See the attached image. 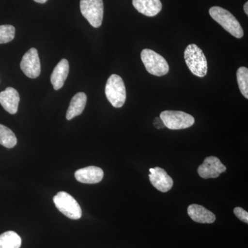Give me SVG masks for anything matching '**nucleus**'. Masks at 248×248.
<instances>
[{"label":"nucleus","instance_id":"23","mask_svg":"<svg viewBox=\"0 0 248 248\" xmlns=\"http://www.w3.org/2000/svg\"><path fill=\"white\" fill-rule=\"evenodd\" d=\"M34 1H35V2L40 3V4H45L48 0H34Z\"/></svg>","mask_w":248,"mask_h":248},{"label":"nucleus","instance_id":"9","mask_svg":"<svg viewBox=\"0 0 248 248\" xmlns=\"http://www.w3.org/2000/svg\"><path fill=\"white\" fill-rule=\"evenodd\" d=\"M226 170V167L216 156H208L197 170L199 175L203 179H211L219 177Z\"/></svg>","mask_w":248,"mask_h":248},{"label":"nucleus","instance_id":"17","mask_svg":"<svg viewBox=\"0 0 248 248\" xmlns=\"http://www.w3.org/2000/svg\"><path fill=\"white\" fill-rule=\"evenodd\" d=\"M22 245L20 236L14 231H8L0 235V248H19Z\"/></svg>","mask_w":248,"mask_h":248},{"label":"nucleus","instance_id":"21","mask_svg":"<svg viewBox=\"0 0 248 248\" xmlns=\"http://www.w3.org/2000/svg\"><path fill=\"white\" fill-rule=\"evenodd\" d=\"M234 213L241 221H244L246 223H248V213L244 209L240 208V207H236L234 209Z\"/></svg>","mask_w":248,"mask_h":248},{"label":"nucleus","instance_id":"3","mask_svg":"<svg viewBox=\"0 0 248 248\" xmlns=\"http://www.w3.org/2000/svg\"><path fill=\"white\" fill-rule=\"evenodd\" d=\"M141 58L145 68L150 74L161 77L169 72V65L167 61L161 55L151 49L142 50Z\"/></svg>","mask_w":248,"mask_h":248},{"label":"nucleus","instance_id":"12","mask_svg":"<svg viewBox=\"0 0 248 248\" xmlns=\"http://www.w3.org/2000/svg\"><path fill=\"white\" fill-rule=\"evenodd\" d=\"M19 100V93L14 88H7L0 93V104L10 114L14 115L17 112Z\"/></svg>","mask_w":248,"mask_h":248},{"label":"nucleus","instance_id":"15","mask_svg":"<svg viewBox=\"0 0 248 248\" xmlns=\"http://www.w3.org/2000/svg\"><path fill=\"white\" fill-rule=\"evenodd\" d=\"M133 4L138 12L148 17H154L162 9L160 0H133Z\"/></svg>","mask_w":248,"mask_h":248},{"label":"nucleus","instance_id":"11","mask_svg":"<svg viewBox=\"0 0 248 248\" xmlns=\"http://www.w3.org/2000/svg\"><path fill=\"white\" fill-rule=\"evenodd\" d=\"M75 177L77 181L83 184H98L104 177V171L97 166H89L77 170Z\"/></svg>","mask_w":248,"mask_h":248},{"label":"nucleus","instance_id":"18","mask_svg":"<svg viewBox=\"0 0 248 248\" xmlns=\"http://www.w3.org/2000/svg\"><path fill=\"white\" fill-rule=\"evenodd\" d=\"M17 138L14 132L0 124V144L7 148H12L17 144Z\"/></svg>","mask_w":248,"mask_h":248},{"label":"nucleus","instance_id":"7","mask_svg":"<svg viewBox=\"0 0 248 248\" xmlns=\"http://www.w3.org/2000/svg\"><path fill=\"white\" fill-rule=\"evenodd\" d=\"M80 10L93 27H101L104 17L103 0H80Z\"/></svg>","mask_w":248,"mask_h":248},{"label":"nucleus","instance_id":"6","mask_svg":"<svg viewBox=\"0 0 248 248\" xmlns=\"http://www.w3.org/2000/svg\"><path fill=\"white\" fill-rule=\"evenodd\" d=\"M160 119L165 126L170 130L190 128L195 124V118L182 111L165 110L160 114Z\"/></svg>","mask_w":248,"mask_h":248},{"label":"nucleus","instance_id":"16","mask_svg":"<svg viewBox=\"0 0 248 248\" xmlns=\"http://www.w3.org/2000/svg\"><path fill=\"white\" fill-rule=\"evenodd\" d=\"M86 102H87V96L84 93H78L76 95L73 96L67 110V120H73L77 116L81 115L86 107Z\"/></svg>","mask_w":248,"mask_h":248},{"label":"nucleus","instance_id":"20","mask_svg":"<svg viewBox=\"0 0 248 248\" xmlns=\"http://www.w3.org/2000/svg\"><path fill=\"white\" fill-rule=\"evenodd\" d=\"M15 35L16 29L14 26L9 24L0 26V45L11 42L14 40Z\"/></svg>","mask_w":248,"mask_h":248},{"label":"nucleus","instance_id":"4","mask_svg":"<svg viewBox=\"0 0 248 248\" xmlns=\"http://www.w3.org/2000/svg\"><path fill=\"white\" fill-rule=\"evenodd\" d=\"M105 93L112 107H123L126 99V91L122 78L115 74L110 76L106 85Z\"/></svg>","mask_w":248,"mask_h":248},{"label":"nucleus","instance_id":"22","mask_svg":"<svg viewBox=\"0 0 248 248\" xmlns=\"http://www.w3.org/2000/svg\"><path fill=\"white\" fill-rule=\"evenodd\" d=\"M244 11H245V13H246V14L248 15V2L247 1V2L246 3V4H244Z\"/></svg>","mask_w":248,"mask_h":248},{"label":"nucleus","instance_id":"8","mask_svg":"<svg viewBox=\"0 0 248 248\" xmlns=\"http://www.w3.org/2000/svg\"><path fill=\"white\" fill-rule=\"evenodd\" d=\"M20 68L29 78L35 79L41 73V63L37 49L32 48L23 56Z\"/></svg>","mask_w":248,"mask_h":248},{"label":"nucleus","instance_id":"1","mask_svg":"<svg viewBox=\"0 0 248 248\" xmlns=\"http://www.w3.org/2000/svg\"><path fill=\"white\" fill-rule=\"evenodd\" d=\"M186 64L192 74L199 78H204L208 73V62L202 49L192 44L186 47L184 52Z\"/></svg>","mask_w":248,"mask_h":248},{"label":"nucleus","instance_id":"19","mask_svg":"<svg viewBox=\"0 0 248 248\" xmlns=\"http://www.w3.org/2000/svg\"><path fill=\"white\" fill-rule=\"evenodd\" d=\"M236 79L239 90L246 99H248V69L246 67H240L236 72Z\"/></svg>","mask_w":248,"mask_h":248},{"label":"nucleus","instance_id":"13","mask_svg":"<svg viewBox=\"0 0 248 248\" xmlns=\"http://www.w3.org/2000/svg\"><path fill=\"white\" fill-rule=\"evenodd\" d=\"M187 214L194 221L197 223H213L216 220V217L212 212L197 204L189 205Z\"/></svg>","mask_w":248,"mask_h":248},{"label":"nucleus","instance_id":"10","mask_svg":"<svg viewBox=\"0 0 248 248\" xmlns=\"http://www.w3.org/2000/svg\"><path fill=\"white\" fill-rule=\"evenodd\" d=\"M149 179L152 185L161 192H169L173 186V180L166 171L161 168L150 169Z\"/></svg>","mask_w":248,"mask_h":248},{"label":"nucleus","instance_id":"5","mask_svg":"<svg viewBox=\"0 0 248 248\" xmlns=\"http://www.w3.org/2000/svg\"><path fill=\"white\" fill-rule=\"evenodd\" d=\"M56 208L68 218L79 219L82 215L81 207L74 198L66 192H60L53 197Z\"/></svg>","mask_w":248,"mask_h":248},{"label":"nucleus","instance_id":"2","mask_svg":"<svg viewBox=\"0 0 248 248\" xmlns=\"http://www.w3.org/2000/svg\"><path fill=\"white\" fill-rule=\"evenodd\" d=\"M209 14L214 20L236 38L244 36V30L239 21L229 11L219 6H213L209 10Z\"/></svg>","mask_w":248,"mask_h":248},{"label":"nucleus","instance_id":"14","mask_svg":"<svg viewBox=\"0 0 248 248\" xmlns=\"http://www.w3.org/2000/svg\"><path fill=\"white\" fill-rule=\"evenodd\" d=\"M69 73V63L66 59H62L55 66V69L50 76V81L54 89L60 90L63 87L65 81Z\"/></svg>","mask_w":248,"mask_h":248}]
</instances>
